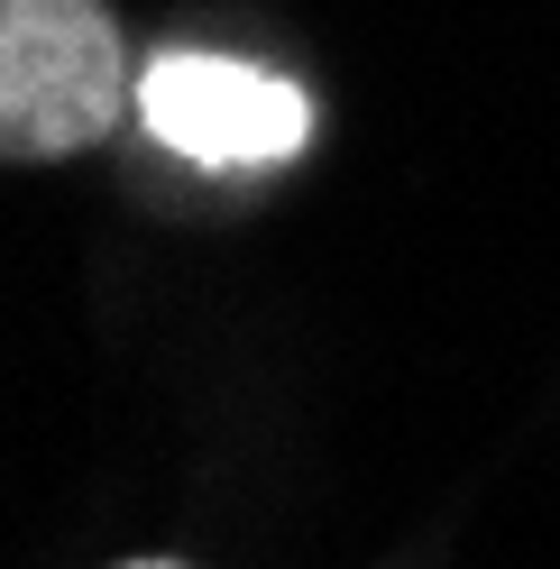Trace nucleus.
Masks as SVG:
<instances>
[{
	"label": "nucleus",
	"mask_w": 560,
	"mask_h": 569,
	"mask_svg": "<svg viewBox=\"0 0 560 569\" xmlns=\"http://www.w3.org/2000/svg\"><path fill=\"white\" fill-rule=\"evenodd\" d=\"M138 120H148L157 148L193 166H276L312 138V111L294 83H276L239 56H193V47H174L138 74Z\"/></svg>",
	"instance_id": "2"
},
{
	"label": "nucleus",
	"mask_w": 560,
	"mask_h": 569,
	"mask_svg": "<svg viewBox=\"0 0 560 569\" xmlns=\"http://www.w3.org/2000/svg\"><path fill=\"white\" fill-rule=\"evenodd\" d=\"M129 56L101 0H0V148L74 157L129 111Z\"/></svg>",
	"instance_id": "1"
},
{
	"label": "nucleus",
	"mask_w": 560,
	"mask_h": 569,
	"mask_svg": "<svg viewBox=\"0 0 560 569\" xmlns=\"http://www.w3.org/2000/svg\"><path fill=\"white\" fill-rule=\"evenodd\" d=\"M129 569H174V560H129Z\"/></svg>",
	"instance_id": "3"
}]
</instances>
